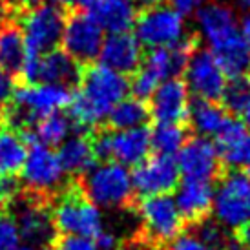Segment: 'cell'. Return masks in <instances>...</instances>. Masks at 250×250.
<instances>
[{
    "instance_id": "29",
    "label": "cell",
    "mask_w": 250,
    "mask_h": 250,
    "mask_svg": "<svg viewBox=\"0 0 250 250\" xmlns=\"http://www.w3.org/2000/svg\"><path fill=\"white\" fill-rule=\"evenodd\" d=\"M28 153V143L21 133L0 130V175H17Z\"/></svg>"
},
{
    "instance_id": "5",
    "label": "cell",
    "mask_w": 250,
    "mask_h": 250,
    "mask_svg": "<svg viewBox=\"0 0 250 250\" xmlns=\"http://www.w3.org/2000/svg\"><path fill=\"white\" fill-rule=\"evenodd\" d=\"M51 215L57 232L62 236L95 237L104 229L101 208L81 192V188L66 190L59 195Z\"/></svg>"
},
{
    "instance_id": "21",
    "label": "cell",
    "mask_w": 250,
    "mask_h": 250,
    "mask_svg": "<svg viewBox=\"0 0 250 250\" xmlns=\"http://www.w3.org/2000/svg\"><path fill=\"white\" fill-rule=\"evenodd\" d=\"M194 51V41L183 39L181 42H175L172 46H159L150 48V53L141 62L157 81H165L170 77H177L183 73L190 53Z\"/></svg>"
},
{
    "instance_id": "35",
    "label": "cell",
    "mask_w": 250,
    "mask_h": 250,
    "mask_svg": "<svg viewBox=\"0 0 250 250\" xmlns=\"http://www.w3.org/2000/svg\"><path fill=\"white\" fill-rule=\"evenodd\" d=\"M195 236H199L203 241H207L212 247H217L221 249L223 243H225V234H223V227L219 223H212V221H199V227H197V232Z\"/></svg>"
},
{
    "instance_id": "7",
    "label": "cell",
    "mask_w": 250,
    "mask_h": 250,
    "mask_svg": "<svg viewBox=\"0 0 250 250\" xmlns=\"http://www.w3.org/2000/svg\"><path fill=\"white\" fill-rule=\"evenodd\" d=\"M133 31L137 41L146 48L172 46L187 39V21L177 9L159 2L155 6L145 7V11L135 17Z\"/></svg>"
},
{
    "instance_id": "32",
    "label": "cell",
    "mask_w": 250,
    "mask_h": 250,
    "mask_svg": "<svg viewBox=\"0 0 250 250\" xmlns=\"http://www.w3.org/2000/svg\"><path fill=\"white\" fill-rule=\"evenodd\" d=\"M22 236L9 212H0V250H21Z\"/></svg>"
},
{
    "instance_id": "24",
    "label": "cell",
    "mask_w": 250,
    "mask_h": 250,
    "mask_svg": "<svg viewBox=\"0 0 250 250\" xmlns=\"http://www.w3.org/2000/svg\"><path fill=\"white\" fill-rule=\"evenodd\" d=\"M59 159L62 165L64 172L71 175H83L97 163L93 139H90L84 133L68 135L66 139L59 145Z\"/></svg>"
},
{
    "instance_id": "38",
    "label": "cell",
    "mask_w": 250,
    "mask_h": 250,
    "mask_svg": "<svg viewBox=\"0 0 250 250\" xmlns=\"http://www.w3.org/2000/svg\"><path fill=\"white\" fill-rule=\"evenodd\" d=\"M15 73L0 66V106H6L15 91Z\"/></svg>"
},
{
    "instance_id": "22",
    "label": "cell",
    "mask_w": 250,
    "mask_h": 250,
    "mask_svg": "<svg viewBox=\"0 0 250 250\" xmlns=\"http://www.w3.org/2000/svg\"><path fill=\"white\" fill-rule=\"evenodd\" d=\"M88 13L108 33L128 31L135 22V6L132 0H81Z\"/></svg>"
},
{
    "instance_id": "48",
    "label": "cell",
    "mask_w": 250,
    "mask_h": 250,
    "mask_svg": "<svg viewBox=\"0 0 250 250\" xmlns=\"http://www.w3.org/2000/svg\"><path fill=\"white\" fill-rule=\"evenodd\" d=\"M143 250H155V247H153V245H148V247H145Z\"/></svg>"
},
{
    "instance_id": "26",
    "label": "cell",
    "mask_w": 250,
    "mask_h": 250,
    "mask_svg": "<svg viewBox=\"0 0 250 250\" xmlns=\"http://www.w3.org/2000/svg\"><path fill=\"white\" fill-rule=\"evenodd\" d=\"M26 42L21 26L6 22L0 26V66L11 73H19L26 59Z\"/></svg>"
},
{
    "instance_id": "37",
    "label": "cell",
    "mask_w": 250,
    "mask_h": 250,
    "mask_svg": "<svg viewBox=\"0 0 250 250\" xmlns=\"http://www.w3.org/2000/svg\"><path fill=\"white\" fill-rule=\"evenodd\" d=\"M55 250H99L93 237L62 236L55 245Z\"/></svg>"
},
{
    "instance_id": "17",
    "label": "cell",
    "mask_w": 250,
    "mask_h": 250,
    "mask_svg": "<svg viewBox=\"0 0 250 250\" xmlns=\"http://www.w3.org/2000/svg\"><path fill=\"white\" fill-rule=\"evenodd\" d=\"M190 108V91L179 77L165 79L150 97V117L157 123H185Z\"/></svg>"
},
{
    "instance_id": "27",
    "label": "cell",
    "mask_w": 250,
    "mask_h": 250,
    "mask_svg": "<svg viewBox=\"0 0 250 250\" xmlns=\"http://www.w3.org/2000/svg\"><path fill=\"white\" fill-rule=\"evenodd\" d=\"M71 121L61 111H53L46 117H41L33 125V132L26 130L24 139L26 141H39L42 145L59 146L68 135L71 133Z\"/></svg>"
},
{
    "instance_id": "31",
    "label": "cell",
    "mask_w": 250,
    "mask_h": 250,
    "mask_svg": "<svg viewBox=\"0 0 250 250\" xmlns=\"http://www.w3.org/2000/svg\"><path fill=\"white\" fill-rule=\"evenodd\" d=\"M223 108L234 113H241L243 108L250 103V75H237L229 77L225 90L221 95Z\"/></svg>"
},
{
    "instance_id": "23",
    "label": "cell",
    "mask_w": 250,
    "mask_h": 250,
    "mask_svg": "<svg viewBox=\"0 0 250 250\" xmlns=\"http://www.w3.org/2000/svg\"><path fill=\"white\" fill-rule=\"evenodd\" d=\"M81 64L70 57L64 49H49L39 55L37 66V83L61 84V86H75L81 81Z\"/></svg>"
},
{
    "instance_id": "3",
    "label": "cell",
    "mask_w": 250,
    "mask_h": 250,
    "mask_svg": "<svg viewBox=\"0 0 250 250\" xmlns=\"http://www.w3.org/2000/svg\"><path fill=\"white\" fill-rule=\"evenodd\" d=\"M71 91L68 86L49 83H28L22 88H15L7 103L6 119L13 128L29 130L41 117L53 111H61L70 104Z\"/></svg>"
},
{
    "instance_id": "9",
    "label": "cell",
    "mask_w": 250,
    "mask_h": 250,
    "mask_svg": "<svg viewBox=\"0 0 250 250\" xmlns=\"http://www.w3.org/2000/svg\"><path fill=\"white\" fill-rule=\"evenodd\" d=\"M28 153L22 165V183L33 195L55 194L64 183V172L61 159L51 146L42 145L39 141H26Z\"/></svg>"
},
{
    "instance_id": "11",
    "label": "cell",
    "mask_w": 250,
    "mask_h": 250,
    "mask_svg": "<svg viewBox=\"0 0 250 250\" xmlns=\"http://www.w3.org/2000/svg\"><path fill=\"white\" fill-rule=\"evenodd\" d=\"M93 148L97 159H111L125 167H135L145 161L152 150L150 130L146 126H137L99 133L93 139Z\"/></svg>"
},
{
    "instance_id": "50",
    "label": "cell",
    "mask_w": 250,
    "mask_h": 250,
    "mask_svg": "<svg viewBox=\"0 0 250 250\" xmlns=\"http://www.w3.org/2000/svg\"><path fill=\"white\" fill-rule=\"evenodd\" d=\"M0 128H2V115H0Z\"/></svg>"
},
{
    "instance_id": "30",
    "label": "cell",
    "mask_w": 250,
    "mask_h": 250,
    "mask_svg": "<svg viewBox=\"0 0 250 250\" xmlns=\"http://www.w3.org/2000/svg\"><path fill=\"white\" fill-rule=\"evenodd\" d=\"M187 141L185 128L177 123H157V126L150 132L152 150L163 155H175L179 148Z\"/></svg>"
},
{
    "instance_id": "18",
    "label": "cell",
    "mask_w": 250,
    "mask_h": 250,
    "mask_svg": "<svg viewBox=\"0 0 250 250\" xmlns=\"http://www.w3.org/2000/svg\"><path fill=\"white\" fill-rule=\"evenodd\" d=\"M97 59L101 64L111 70L130 75L143 62V44L133 33H130V29L108 33L103 41Z\"/></svg>"
},
{
    "instance_id": "19",
    "label": "cell",
    "mask_w": 250,
    "mask_h": 250,
    "mask_svg": "<svg viewBox=\"0 0 250 250\" xmlns=\"http://www.w3.org/2000/svg\"><path fill=\"white\" fill-rule=\"evenodd\" d=\"M215 148L229 167H247L250 163V128L243 121L227 117L215 133Z\"/></svg>"
},
{
    "instance_id": "12",
    "label": "cell",
    "mask_w": 250,
    "mask_h": 250,
    "mask_svg": "<svg viewBox=\"0 0 250 250\" xmlns=\"http://www.w3.org/2000/svg\"><path fill=\"white\" fill-rule=\"evenodd\" d=\"M183 71L187 77L185 84L188 91L194 93L197 99H208V101L221 99L229 77L210 49L194 48Z\"/></svg>"
},
{
    "instance_id": "43",
    "label": "cell",
    "mask_w": 250,
    "mask_h": 250,
    "mask_svg": "<svg viewBox=\"0 0 250 250\" xmlns=\"http://www.w3.org/2000/svg\"><path fill=\"white\" fill-rule=\"evenodd\" d=\"M237 237H239V241H241L247 249H250V223H247L245 227H241V229L237 230Z\"/></svg>"
},
{
    "instance_id": "40",
    "label": "cell",
    "mask_w": 250,
    "mask_h": 250,
    "mask_svg": "<svg viewBox=\"0 0 250 250\" xmlns=\"http://www.w3.org/2000/svg\"><path fill=\"white\" fill-rule=\"evenodd\" d=\"M167 2H168V6H172L174 9H177V11L183 13L185 17L195 13V11L205 4V0H167Z\"/></svg>"
},
{
    "instance_id": "16",
    "label": "cell",
    "mask_w": 250,
    "mask_h": 250,
    "mask_svg": "<svg viewBox=\"0 0 250 250\" xmlns=\"http://www.w3.org/2000/svg\"><path fill=\"white\" fill-rule=\"evenodd\" d=\"M13 203H17V207H19L13 217L24 243L49 245L51 241H55L57 229L53 223V215L39 195L28 197V199L17 197Z\"/></svg>"
},
{
    "instance_id": "2",
    "label": "cell",
    "mask_w": 250,
    "mask_h": 250,
    "mask_svg": "<svg viewBox=\"0 0 250 250\" xmlns=\"http://www.w3.org/2000/svg\"><path fill=\"white\" fill-rule=\"evenodd\" d=\"M195 26L227 77L250 71V57L234 9L223 2H207L195 11Z\"/></svg>"
},
{
    "instance_id": "39",
    "label": "cell",
    "mask_w": 250,
    "mask_h": 250,
    "mask_svg": "<svg viewBox=\"0 0 250 250\" xmlns=\"http://www.w3.org/2000/svg\"><path fill=\"white\" fill-rule=\"evenodd\" d=\"M93 239H95L99 250H117L119 249V236L115 232H111V230L103 229Z\"/></svg>"
},
{
    "instance_id": "36",
    "label": "cell",
    "mask_w": 250,
    "mask_h": 250,
    "mask_svg": "<svg viewBox=\"0 0 250 250\" xmlns=\"http://www.w3.org/2000/svg\"><path fill=\"white\" fill-rule=\"evenodd\" d=\"M21 188L17 175H0V205H11L21 195Z\"/></svg>"
},
{
    "instance_id": "49",
    "label": "cell",
    "mask_w": 250,
    "mask_h": 250,
    "mask_svg": "<svg viewBox=\"0 0 250 250\" xmlns=\"http://www.w3.org/2000/svg\"><path fill=\"white\" fill-rule=\"evenodd\" d=\"M247 175H249V177H250V163H249V165H247Z\"/></svg>"
},
{
    "instance_id": "6",
    "label": "cell",
    "mask_w": 250,
    "mask_h": 250,
    "mask_svg": "<svg viewBox=\"0 0 250 250\" xmlns=\"http://www.w3.org/2000/svg\"><path fill=\"white\" fill-rule=\"evenodd\" d=\"M212 212L223 229L237 230L250 223V177L241 172H230L214 188Z\"/></svg>"
},
{
    "instance_id": "46",
    "label": "cell",
    "mask_w": 250,
    "mask_h": 250,
    "mask_svg": "<svg viewBox=\"0 0 250 250\" xmlns=\"http://www.w3.org/2000/svg\"><path fill=\"white\" fill-rule=\"evenodd\" d=\"M241 115H243V123L250 128V103L243 108V111H241Z\"/></svg>"
},
{
    "instance_id": "4",
    "label": "cell",
    "mask_w": 250,
    "mask_h": 250,
    "mask_svg": "<svg viewBox=\"0 0 250 250\" xmlns=\"http://www.w3.org/2000/svg\"><path fill=\"white\" fill-rule=\"evenodd\" d=\"M81 192L99 208H125L133 197L132 172L117 161L103 159L83 174Z\"/></svg>"
},
{
    "instance_id": "34",
    "label": "cell",
    "mask_w": 250,
    "mask_h": 250,
    "mask_svg": "<svg viewBox=\"0 0 250 250\" xmlns=\"http://www.w3.org/2000/svg\"><path fill=\"white\" fill-rule=\"evenodd\" d=\"M168 250H221L217 247H212L207 241H203L195 234H179L168 243Z\"/></svg>"
},
{
    "instance_id": "8",
    "label": "cell",
    "mask_w": 250,
    "mask_h": 250,
    "mask_svg": "<svg viewBox=\"0 0 250 250\" xmlns=\"http://www.w3.org/2000/svg\"><path fill=\"white\" fill-rule=\"evenodd\" d=\"M137 212L143 225V236L148 245H167L183 232L185 217L181 215L174 197L168 194L143 197Z\"/></svg>"
},
{
    "instance_id": "15",
    "label": "cell",
    "mask_w": 250,
    "mask_h": 250,
    "mask_svg": "<svg viewBox=\"0 0 250 250\" xmlns=\"http://www.w3.org/2000/svg\"><path fill=\"white\" fill-rule=\"evenodd\" d=\"M175 161L179 167V174L185 179L214 181L221 170V157L215 143L203 135L185 141Z\"/></svg>"
},
{
    "instance_id": "47",
    "label": "cell",
    "mask_w": 250,
    "mask_h": 250,
    "mask_svg": "<svg viewBox=\"0 0 250 250\" xmlns=\"http://www.w3.org/2000/svg\"><path fill=\"white\" fill-rule=\"evenodd\" d=\"M236 2L241 7H249V9H250V0H236Z\"/></svg>"
},
{
    "instance_id": "25",
    "label": "cell",
    "mask_w": 250,
    "mask_h": 250,
    "mask_svg": "<svg viewBox=\"0 0 250 250\" xmlns=\"http://www.w3.org/2000/svg\"><path fill=\"white\" fill-rule=\"evenodd\" d=\"M227 115V110L217 101H208V99H197L195 103H190L188 108V121L194 128V132L203 137H210L219 132Z\"/></svg>"
},
{
    "instance_id": "42",
    "label": "cell",
    "mask_w": 250,
    "mask_h": 250,
    "mask_svg": "<svg viewBox=\"0 0 250 250\" xmlns=\"http://www.w3.org/2000/svg\"><path fill=\"white\" fill-rule=\"evenodd\" d=\"M239 31H241V37H243V42L250 57V11L243 17V21L239 24Z\"/></svg>"
},
{
    "instance_id": "41",
    "label": "cell",
    "mask_w": 250,
    "mask_h": 250,
    "mask_svg": "<svg viewBox=\"0 0 250 250\" xmlns=\"http://www.w3.org/2000/svg\"><path fill=\"white\" fill-rule=\"evenodd\" d=\"M35 0H0V6L7 11H24L26 7L33 6Z\"/></svg>"
},
{
    "instance_id": "45",
    "label": "cell",
    "mask_w": 250,
    "mask_h": 250,
    "mask_svg": "<svg viewBox=\"0 0 250 250\" xmlns=\"http://www.w3.org/2000/svg\"><path fill=\"white\" fill-rule=\"evenodd\" d=\"M21 250H51L48 247V245H22V249Z\"/></svg>"
},
{
    "instance_id": "10",
    "label": "cell",
    "mask_w": 250,
    "mask_h": 250,
    "mask_svg": "<svg viewBox=\"0 0 250 250\" xmlns=\"http://www.w3.org/2000/svg\"><path fill=\"white\" fill-rule=\"evenodd\" d=\"M64 22L66 19L62 9L48 2L26 7L21 19L26 49L33 53H44L57 48L61 44Z\"/></svg>"
},
{
    "instance_id": "14",
    "label": "cell",
    "mask_w": 250,
    "mask_h": 250,
    "mask_svg": "<svg viewBox=\"0 0 250 250\" xmlns=\"http://www.w3.org/2000/svg\"><path fill=\"white\" fill-rule=\"evenodd\" d=\"M179 177V167L174 155L157 153L155 157H146L139 165H135V170L132 172L133 192L143 197L170 194L177 187Z\"/></svg>"
},
{
    "instance_id": "20",
    "label": "cell",
    "mask_w": 250,
    "mask_h": 250,
    "mask_svg": "<svg viewBox=\"0 0 250 250\" xmlns=\"http://www.w3.org/2000/svg\"><path fill=\"white\" fill-rule=\"evenodd\" d=\"M214 185L212 181L203 179H183L175 187L174 201L185 221L199 223L212 212Z\"/></svg>"
},
{
    "instance_id": "28",
    "label": "cell",
    "mask_w": 250,
    "mask_h": 250,
    "mask_svg": "<svg viewBox=\"0 0 250 250\" xmlns=\"http://www.w3.org/2000/svg\"><path fill=\"white\" fill-rule=\"evenodd\" d=\"M108 123L113 130H126V128H137L145 126L150 119L148 104L139 97H125L113 106L108 113Z\"/></svg>"
},
{
    "instance_id": "33",
    "label": "cell",
    "mask_w": 250,
    "mask_h": 250,
    "mask_svg": "<svg viewBox=\"0 0 250 250\" xmlns=\"http://www.w3.org/2000/svg\"><path fill=\"white\" fill-rule=\"evenodd\" d=\"M159 83L161 81H157L145 66H139L133 71V79L130 81V91L133 93V97H139L145 101V99L152 97V93L159 86Z\"/></svg>"
},
{
    "instance_id": "44",
    "label": "cell",
    "mask_w": 250,
    "mask_h": 250,
    "mask_svg": "<svg viewBox=\"0 0 250 250\" xmlns=\"http://www.w3.org/2000/svg\"><path fill=\"white\" fill-rule=\"evenodd\" d=\"M48 4H51V6H57V7H73L77 6V4H81V0H46Z\"/></svg>"
},
{
    "instance_id": "1",
    "label": "cell",
    "mask_w": 250,
    "mask_h": 250,
    "mask_svg": "<svg viewBox=\"0 0 250 250\" xmlns=\"http://www.w3.org/2000/svg\"><path fill=\"white\" fill-rule=\"evenodd\" d=\"M130 91V81L125 73L97 64L81 75V90L71 93L66 106L71 125L81 130H91L101 125L113 106Z\"/></svg>"
},
{
    "instance_id": "13",
    "label": "cell",
    "mask_w": 250,
    "mask_h": 250,
    "mask_svg": "<svg viewBox=\"0 0 250 250\" xmlns=\"http://www.w3.org/2000/svg\"><path fill=\"white\" fill-rule=\"evenodd\" d=\"M104 41V29L88 13H75L64 22L61 44L79 64H88L99 57Z\"/></svg>"
}]
</instances>
